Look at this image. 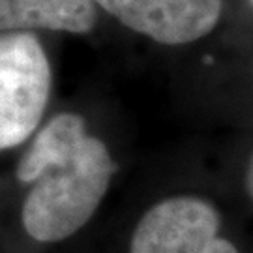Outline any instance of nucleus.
Segmentation results:
<instances>
[{
	"label": "nucleus",
	"instance_id": "nucleus-6",
	"mask_svg": "<svg viewBox=\"0 0 253 253\" xmlns=\"http://www.w3.org/2000/svg\"><path fill=\"white\" fill-rule=\"evenodd\" d=\"M246 190L253 199V154L250 158V163H248V169H246Z\"/></svg>",
	"mask_w": 253,
	"mask_h": 253
},
{
	"label": "nucleus",
	"instance_id": "nucleus-3",
	"mask_svg": "<svg viewBox=\"0 0 253 253\" xmlns=\"http://www.w3.org/2000/svg\"><path fill=\"white\" fill-rule=\"evenodd\" d=\"M221 219L208 201L178 195L160 201L139 219L129 253H238L219 236Z\"/></svg>",
	"mask_w": 253,
	"mask_h": 253
},
{
	"label": "nucleus",
	"instance_id": "nucleus-1",
	"mask_svg": "<svg viewBox=\"0 0 253 253\" xmlns=\"http://www.w3.org/2000/svg\"><path fill=\"white\" fill-rule=\"evenodd\" d=\"M117 163L83 117L60 113L36 133L15 176L28 184L21 223L32 240L62 242L90 221L107 193Z\"/></svg>",
	"mask_w": 253,
	"mask_h": 253
},
{
	"label": "nucleus",
	"instance_id": "nucleus-5",
	"mask_svg": "<svg viewBox=\"0 0 253 253\" xmlns=\"http://www.w3.org/2000/svg\"><path fill=\"white\" fill-rule=\"evenodd\" d=\"M96 23L94 0H0V32L32 28L86 34Z\"/></svg>",
	"mask_w": 253,
	"mask_h": 253
},
{
	"label": "nucleus",
	"instance_id": "nucleus-4",
	"mask_svg": "<svg viewBox=\"0 0 253 253\" xmlns=\"http://www.w3.org/2000/svg\"><path fill=\"white\" fill-rule=\"evenodd\" d=\"M124 27L165 45L207 36L221 15V0H94Z\"/></svg>",
	"mask_w": 253,
	"mask_h": 253
},
{
	"label": "nucleus",
	"instance_id": "nucleus-7",
	"mask_svg": "<svg viewBox=\"0 0 253 253\" xmlns=\"http://www.w3.org/2000/svg\"><path fill=\"white\" fill-rule=\"evenodd\" d=\"M250 2H252V6H253V0H250Z\"/></svg>",
	"mask_w": 253,
	"mask_h": 253
},
{
	"label": "nucleus",
	"instance_id": "nucleus-2",
	"mask_svg": "<svg viewBox=\"0 0 253 253\" xmlns=\"http://www.w3.org/2000/svg\"><path fill=\"white\" fill-rule=\"evenodd\" d=\"M51 66L32 32L0 34V152L36 131L51 94Z\"/></svg>",
	"mask_w": 253,
	"mask_h": 253
}]
</instances>
